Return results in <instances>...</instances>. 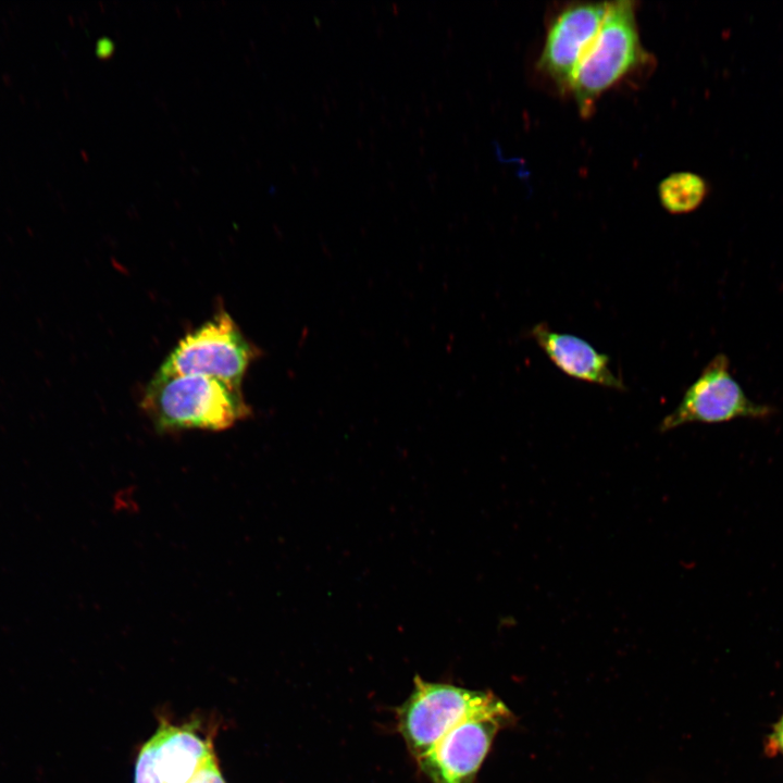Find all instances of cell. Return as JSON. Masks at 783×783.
Instances as JSON below:
<instances>
[{
  "instance_id": "cell-8",
  "label": "cell",
  "mask_w": 783,
  "mask_h": 783,
  "mask_svg": "<svg viewBox=\"0 0 783 783\" xmlns=\"http://www.w3.org/2000/svg\"><path fill=\"white\" fill-rule=\"evenodd\" d=\"M609 2H575L550 21L537 67L562 91L570 90L575 71L595 39Z\"/></svg>"
},
{
  "instance_id": "cell-12",
  "label": "cell",
  "mask_w": 783,
  "mask_h": 783,
  "mask_svg": "<svg viewBox=\"0 0 783 783\" xmlns=\"http://www.w3.org/2000/svg\"><path fill=\"white\" fill-rule=\"evenodd\" d=\"M113 49V42L104 37L98 40L96 52L101 58H109L112 54Z\"/></svg>"
},
{
  "instance_id": "cell-4",
  "label": "cell",
  "mask_w": 783,
  "mask_h": 783,
  "mask_svg": "<svg viewBox=\"0 0 783 783\" xmlns=\"http://www.w3.org/2000/svg\"><path fill=\"white\" fill-rule=\"evenodd\" d=\"M134 783H226L213 739L196 723L162 721L141 746Z\"/></svg>"
},
{
  "instance_id": "cell-2",
  "label": "cell",
  "mask_w": 783,
  "mask_h": 783,
  "mask_svg": "<svg viewBox=\"0 0 783 783\" xmlns=\"http://www.w3.org/2000/svg\"><path fill=\"white\" fill-rule=\"evenodd\" d=\"M647 58L636 24L633 1L609 2L601 26L581 60L570 90L583 115L607 89Z\"/></svg>"
},
{
  "instance_id": "cell-10",
  "label": "cell",
  "mask_w": 783,
  "mask_h": 783,
  "mask_svg": "<svg viewBox=\"0 0 783 783\" xmlns=\"http://www.w3.org/2000/svg\"><path fill=\"white\" fill-rule=\"evenodd\" d=\"M658 192L667 211L681 214L695 210L703 202L707 187L699 175L679 172L667 176L660 183Z\"/></svg>"
},
{
  "instance_id": "cell-11",
  "label": "cell",
  "mask_w": 783,
  "mask_h": 783,
  "mask_svg": "<svg viewBox=\"0 0 783 783\" xmlns=\"http://www.w3.org/2000/svg\"><path fill=\"white\" fill-rule=\"evenodd\" d=\"M767 749L772 754L783 755V713L773 725L772 732L768 736Z\"/></svg>"
},
{
  "instance_id": "cell-9",
  "label": "cell",
  "mask_w": 783,
  "mask_h": 783,
  "mask_svg": "<svg viewBox=\"0 0 783 783\" xmlns=\"http://www.w3.org/2000/svg\"><path fill=\"white\" fill-rule=\"evenodd\" d=\"M530 336L566 375L605 388L626 389L622 378L611 369L610 358L584 338L559 333L545 322L535 324Z\"/></svg>"
},
{
  "instance_id": "cell-5",
  "label": "cell",
  "mask_w": 783,
  "mask_h": 783,
  "mask_svg": "<svg viewBox=\"0 0 783 783\" xmlns=\"http://www.w3.org/2000/svg\"><path fill=\"white\" fill-rule=\"evenodd\" d=\"M253 349L226 312L186 335L158 370L160 375H202L240 388Z\"/></svg>"
},
{
  "instance_id": "cell-6",
  "label": "cell",
  "mask_w": 783,
  "mask_h": 783,
  "mask_svg": "<svg viewBox=\"0 0 783 783\" xmlns=\"http://www.w3.org/2000/svg\"><path fill=\"white\" fill-rule=\"evenodd\" d=\"M773 408L753 401L730 371L723 353L714 356L687 387L681 401L659 424L664 433L689 423H721L738 418L762 419Z\"/></svg>"
},
{
  "instance_id": "cell-3",
  "label": "cell",
  "mask_w": 783,
  "mask_h": 783,
  "mask_svg": "<svg viewBox=\"0 0 783 783\" xmlns=\"http://www.w3.org/2000/svg\"><path fill=\"white\" fill-rule=\"evenodd\" d=\"M505 709L506 705L489 692L426 682L415 676L412 693L397 711V723L417 761L461 721Z\"/></svg>"
},
{
  "instance_id": "cell-7",
  "label": "cell",
  "mask_w": 783,
  "mask_h": 783,
  "mask_svg": "<svg viewBox=\"0 0 783 783\" xmlns=\"http://www.w3.org/2000/svg\"><path fill=\"white\" fill-rule=\"evenodd\" d=\"M513 721L509 709L470 717L417 760L432 783H474L497 732Z\"/></svg>"
},
{
  "instance_id": "cell-1",
  "label": "cell",
  "mask_w": 783,
  "mask_h": 783,
  "mask_svg": "<svg viewBox=\"0 0 783 783\" xmlns=\"http://www.w3.org/2000/svg\"><path fill=\"white\" fill-rule=\"evenodd\" d=\"M141 406L160 431H222L250 412L240 388L202 375L156 373Z\"/></svg>"
}]
</instances>
